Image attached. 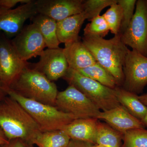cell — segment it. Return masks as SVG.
I'll use <instances>...</instances> for the list:
<instances>
[{"mask_svg":"<svg viewBox=\"0 0 147 147\" xmlns=\"http://www.w3.org/2000/svg\"><path fill=\"white\" fill-rule=\"evenodd\" d=\"M82 42L96 61L112 75L119 86L124 80L123 67L128 47L122 41L121 34L110 39L96 36H84Z\"/></svg>","mask_w":147,"mask_h":147,"instance_id":"cell-1","label":"cell"},{"mask_svg":"<svg viewBox=\"0 0 147 147\" xmlns=\"http://www.w3.org/2000/svg\"><path fill=\"white\" fill-rule=\"evenodd\" d=\"M0 127L9 140L21 139L33 145L42 132L25 108L8 95L0 102Z\"/></svg>","mask_w":147,"mask_h":147,"instance_id":"cell-2","label":"cell"},{"mask_svg":"<svg viewBox=\"0 0 147 147\" xmlns=\"http://www.w3.org/2000/svg\"><path fill=\"white\" fill-rule=\"evenodd\" d=\"M9 88L26 98L56 107L59 92L56 84L44 74L28 66Z\"/></svg>","mask_w":147,"mask_h":147,"instance_id":"cell-3","label":"cell"},{"mask_svg":"<svg viewBox=\"0 0 147 147\" xmlns=\"http://www.w3.org/2000/svg\"><path fill=\"white\" fill-rule=\"evenodd\" d=\"M5 88L7 95L19 102L26 110L42 132L61 130L76 119L55 106L26 98L9 87L5 86Z\"/></svg>","mask_w":147,"mask_h":147,"instance_id":"cell-4","label":"cell"},{"mask_svg":"<svg viewBox=\"0 0 147 147\" xmlns=\"http://www.w3.org/2000/svg\"><path fill=\"white\" fill-rule=\"evenodd\" d=\"M63 79L69 85H72L83 93L102 112L121 105L114 89L84 76L75 69L69 67Z\"/></svg>","mask_w":147,"mask_h":147,"instance_id":"cell-5","label":"cell"},{"mask_svg":"<svg viewBox=\"0 0 147 147\" xmlns=\"http://www.w3.org/2000/svg\"><path fill=\"white\" fill-rule=\"evenodd\" d=\"M56 107L76 119L98 118L100 109L86 96L72 85L58 92Z\"/></svg>","mask_w":147,"mask_h":147,"instance_id":"cell-6","label":"cell"},{"mask_svg":"<svg viewBox=\"0 0 147 147\" xmlns=\"http://www.w3.org/2000/svg\"><path fill=\"white\" fill-rule=\"evenodd\" d=\"M121 39L127 46L147 57V0L137 1L134 15Z\"/></svg>","mask_w":147,"mask_h":147,"instance_id":"cell-7","label":"cell"},{"mask_svg":"<svg viewBox=\"0 0 147 147\" xmlns=\"http://www.w3.org/2000/svg\"><path fill=\"white\" fill-rule=\"evenodd\" d=\"M123 72V88L138 95L147 85V57L134 50H129Z\"/></svg>","mask_w":147,"mask_h":147,"instance_id":"cell-8","label":"cell"},{"mask_svg":"<svg viewBox=\"0 0 147 147\" xmlns=\"http://www.w3.org/2000/svg\"><path fill=\"white\" fill-rule=\"evenodd\" d=\"M0 32V80L9 87L29 63L21 59L11 40Z\"/></svg>","mask_w":147,"mask_h":147,"instance_id":"cell-9","label":"cell"},{"mask_svg":"<svg viewBox=\"0 0 147 147\" xmlns=\"http://www.w3.org/2000/svg\"><path fill=\"white\" fill-rule=\"evenodd\" d=\"M37 14L34 0L15 8L0 6V32H3L8 37H14L22 30L25 22Z\"/></svg>","mask_w":147,"mask_h":147,"instance_id":"cell-10","label":"cell"},{"mask_svg":"<svg viewBox=\"0 0 147 147\" xmlns=\"http://www.w3.org/2000/svg\"><path fill=\"white\" fill-rule=\"evenodd\" d=\"M11 41L18 55L24 61L40 56L46 47L38 27L33 23L24 27Z\"/></svg>","mask_w":147,"mask_h":147,"instance_id":"cell-11","label":"cell"},{"mask_svg":"<svg viewBox=\"0 0 147 147\" xmlns=\"http://www.w3.org/2000/svg\"><path fill=\"white\" fill-rule=\"evenodd\" d=\"M39 56V61L32 64L31 68L42 73L51 82L63 78L69 68L63 48H47Z\"/></svg>","mask_w":147,"mask_h":147,"instance_id":"cell-12","label":"cell"},{"mask_svg":"<svg viewBox=\"0 0 147 147\" xmlns=\"http://www.w3.org/2000/svg\"><path fill=\"white\" fill-rule=\"evenodd\" d=\"M84 0H36L38 14L53 18L57 22L84 12Z\"/></svg>","mask_w":147,"mask_h":147,"instance_id":"cell-13","label":"cell"},{"mask_svg":"<svg viewBox=\"0 0 147 147\" xmlns=\"http://www.w3.org/2000/svg\"><path fill=\"white\" fill-rule=\"evenodd\" d=\"M98 119L105 121L108 125L123 134L130 129L145 128L142 121L131 115L121 105L105 112H100Z\"/></svg>","mask_w":147,"mask_h":147,"instance_id":"cell-14","label":"cell"},{"mask_svg":"<svg viewBox=\"0 0 147 147\" xmlns=\"http://www.w3.org/2000/svg\"><path fill=\"white\" fill-rule=\"evenodd\" d=\"M98 119L88 118L75 119L63 127V130L71 140L96 144Z\"/></svg>","mask_w":147,"mask_h":147,"instance_id":"cell-15","label":"cell"},{"mask_svg":"<svg viewBox=\"0 0 147 147\" xmlns=\"http://www.w3.org/2000/svg\"><path fill=\"white\" fill-rule=\"evenodd\" d=\"M63 52L69 67L75 70L86 68L97 62L80 40L65 44Z\"/></svg>","mask_w":147,"mask_h":147,"instance_id":"cell-16","label":"cell"},{"mask_svg":"<svg viewBox=\"0 0 147 147\" xmlns=\"http://www.w3.org/2000/svg\"><path fill=\"white\" fill-rule=\"evenodd\" d=\"M87 19L86 14L83 12L57 22V35L60 43L65 44L80 40L79 32Z\"/></svg>","mask_w":147,"mask_h":147,"instance_id":"cell-17","label":"cell"},{"mask_svg":"<svg viewBox=\"0 0 147 147\" xmlns=\"http://www.w3.org/2000/svg\"><path fill=\"white\" fill-rule=\"evenodd\" d=\"M114 90L120 104L135 117L142 120L147 113V106L139 100L138 95L120 86L116 87Z\"/></svg>","mask_w":147,"mask_h":147,"instance_id":"cell-18","label":"cell"},{"mask_svg":"<svg viewBox=\"0 0 147 147\" xmlns=\"http://www.w3.org/2000/svg\"><path fill=\"white\" fill-rule=\"evenodd\" d=\"M32 19L38 27L46 47L50 49L59 48L60 44L57 35V21L48 16L37 14Z\"/></svg>","mask_w":147,"mask_h":147,"instance_id":"cell-19","label":"cell"},{"mask_svg":"<svg viewBox=\"0 0 147 147\" xmlns=\"http://www.w3.org/2000/svg\"><path fill=\"white\" fill-rule=\"evenodd\" d=\"M76 71L84 76L96 81L110 88L114 89L119 86L117 82L113 75L98 63Z\"/></svg>","mask_w":147,"mask_h":147,"instance_id":"cell-20","label":"cell"},{"mask_svg":"<svg viewBox=\"0 0 147 147\" xmlns=\"http://www.w3.org/2000/svg\"><path fill=\"white\" fill-rule=\"evenodd\" d=\"M71 139L62 130L41 132L33 142L38 147H68Z\"/></svg>","mask_w":147,"mask_h":147,"instance_id":"cell-21","label":"cell"},{"mask_svg":"<svg viewBox=\"0 0 147 147\" xmlns=\"http://www.w3.org/2000/svg\"><path fill=\"white\" fill-rule=\"evenodd\" d=\"M123 136L108 124L98 121L96 144L104 147H121Z\"/></svg>","mask_w":147,"mask_h":147,"instance_id":"cell-22","label":"cell"},{"mask_svg":"<svg viewBox=\"0 0 147 147\" xmlns=\"http://www.w3.org/2000/svg\"><path fill=\"white\" fill-rule=\"evenodd\" d=\"M103 15L107 22L110 32L115 35L119 33L122 21V9L117 2L110 6Z\"/></svg>","mask_w":147,"mask_h":147,"instance_id":"cell-23","label":"cell"},{"mask_svg":"<svg viewBox=\"0 0 147 147\" xmlns=\"http://www.w3.org/2000/svg\"><path fill=\"white\" fill-rule=\"evenodd\" d=\"M121 147H147V130L145 128L130 129L123 134Z\"/></svg>","mask_w":147,"mask_h":147,"instance_id":"cell-24","label":"cell"},{"mask_svg":"<svg viewBox=\"0 0 147 147\" xmlns=\"http://www.w3.org/2000/svg\"><path fill=\"white\" fill-rule=\"evenodd\" d=\"M84 36L103 38L110 31L107 22L103 16L98 15L93 18L84 29Z\"/></svg>","mask_w":147,"mask_h":147,"instance_id":"cell-25","label":"cell"},{"mask_svg":"<svg viewBox=\"0 0 147 147\" xmlns=\"http://www.w3.org/2000/svg\"><path fill=\"white\" fill-rule=\"evenodd\" d=\"M116 2L117 0H84V12L86 14L87 20L90 21L100 15L104 8Z\"/></svg>","mask_w":147,"mask_h":147,"instance_id":"cell-26","label":"cell"},{"mask_svg":"<svg viewBox=\"0 0 147 147\" xmlns=\"http://www.w3.org/2000/svg\"><path fill=\"white\" fill-rule=\"evenodd\" d=\"M136 0H117L122 9L123 18L119 33L122 34L127 28L131 22L136 8Z\"/></svg>","mask_w":147,"mask_h":147,"instance_id":"cell-27","label":"cell"},{"mask_svg":"<svg viewBox=\"0 0 147 147\" xmlns=\"http://www.w3.org/2000/svg\"><path fill=\"white\" fill-rule=\"evenodd\" d=\"M34 145L21 139H14L9 140L8 143L0 145V147H34Z\"/></svg>","mask_w":147,"mask_h":147,"instance_id":"cell-28","label":"cell"},{"mask_svg":"<svg viewBox=\"0 0 147 147\" xmlns=\"http://www.w3.org/2000/svg\"><path fill=\"white\" fill-rule=\"evenodd\" d=\"M32 0H0V6L7 9H13L18 3H27Z\"/></svg>","mask_w":147,"mask_h":147,"instance_id":"cell-29","label":"cell"},{"mask_svg":"<svg viewBox=\"0 0 147 147\" xmlns=\"http://www.w3.org/2000/svg\"><path fill=\"white\" fill-rule=\"evenodd\" d=\"M93 145L89 142L71 140L68 147H91Z\"/></svg>","mask_w":147,"mask_h":147,"instance_id":"cell-30","label":"cell"},{"mask_svg":"<svg viewBox=\"0 0 147 147\" xmlns=\"http://www.w3.org/2000/svg\"><path fill=\"white\" fill-rule=\"evenodd\" d=\"M5 86H4L2 82H1L0 80V102L2 101L7 96V93L6 92L5 88Z\"/></svg>","mask_w":147,"mask_h":147,"instance_id":"cell-31","label":"cell"},{"mask_svg":"<svg viewBox=\"0 0 147 147\" xmlns=\"http://www.w3.org/2000/svg\"><path fill=\"white\" fill-rule=\"evenodd\" d=\"M9 140L6 136L3 129L0 127V145L8 143Z\"/></svg>","mask_w":147,"mask_h":147,"instance_id":"cell-32","label":"cell"},{"mask_svg":"<svg viewBox=\"0 0 147 147\" xmlns=\"http://www.w3.org/2000/svg\"><path fill=\"white\" fill-rule=\"evenodd\" d=\"M138 97L141 102L147 106V93L140 96H138Z\"/></svg>","mask_w":147,"mask_h":147,"instance_id":"cell-33","label":"cell"},{"mask_svg":"<svg viewBox=\"0 0 147 147\" xmlns=\"http://www.w3.org/2000/svg\"><path fill=\"white\" fill-rule=\"evenodd\" d=\"M142 122L144 125L145 126H147V113L146 114V115L144 117V118L142 119Z\"/></svg>","mask_w":147,"mask_h":147,"instance_id":"cell-34","label":"cell"},{"mask_svg":"<svg viewBox=\"0 0 147 147\" xmlns=\"http://www.w3.org/2000/svg\"><path fill=\"white\" fill-rule=\"evenodd\" d=\"M91 147H104L103 146H101V145L98 144H95L93 145Z\"/></svg>","mask_w":147,"mask_h":147,"instance_id":"cell-35","label":"cell"}]
</instances>
